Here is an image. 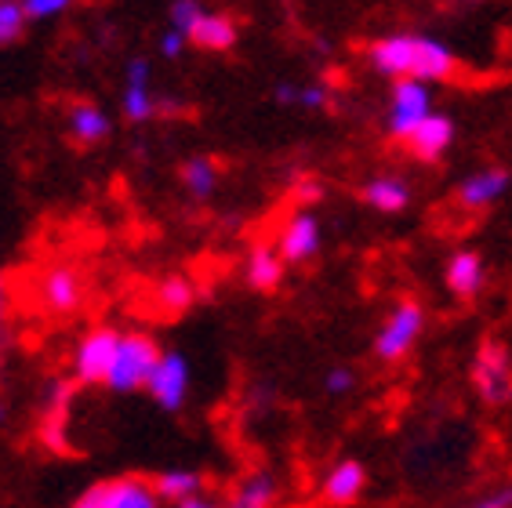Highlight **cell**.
Wrapping results in <instances>:
<instances>
[{
	"label": "cell",
	"mask_w": 512,
	"mask_h": 508,
	"mask_svg": "<svg viewBox=\"0 0 512 508\" xmlns=\"http://www.w3.org/2000/svg\"><path fill=\"white\" fill-rule=\"evenodd\" d=\"M367 62L389 80H425V84H440L458 73V55L447 48L440 37H425V33H389L378 37L367 48Z\"/></svg>",
	"instance_id": "cell-1"
},
{
	"label": "cell",
	"mask_w": 512,
	"mask_h": 508,
	"mask_svg": "<svg viewBox=\"0 0 512 508\" xmlns=\"http://www.w3.org/2000/svg\"><path fill=\"white\" fill-rule=\"evenodd\" d=\"M160 349L149 334H120L117 342V356H113V367L106 374V389L113 392H138L146 389V378L157 363Z\"/></svg>",
	"instance_id": "cell-2"
},
{
	"label": "cell",
	"mask_w": 512,
	"mask_h": 508,
	"mask_svg": "<svg viewBox=\"0 0 512 508\" xmlns=\"http://www.w3.org/2000/svg\"><path fill=\"white\" fill-rule=\"evenodd\" d=\"M422 331H425V309L418 302H411V298H404L400 305H393V313L385 316L382 327H378L375 356L382 363H400L404 356H411Z\"/></svg>",
	"instance_id": "cell-3"
},
{
	"label": "cell",
	"mask_w": 512,
	"mask_h": 508,
	"mask_svg": "<svg viewBox=\"0 0 512 508\" xmlns=\"http://www.w3.org/2000/svg\"><path fill=\"white\" fill-rule=\"evenodd\" d=\"M189 389H193V371H189V360L182 352H160L157 363H153V371L146 378V392L149 400L164 407L168 414H178L186 407L189 400Z\"/></svg>",
	"instance_id": "cell-4"
},
{
	"label": "cell",
	"mask_w": 512,
	"mask_h": 508,
	"mask_svg": "<svg viewBox=\"0 0 512 508\" xmlns=\"http://www.w3.org/2000/svg\"><path fill=\"white\" fill-rule=\"evenodd\" d=\"M476 396L491 407H502L512 400V352L502 342H483L473 360Z\"/></svg>",
	"instance_id": "cell-5"
},
{
	"label": "cell",
	"mask_w": 512,
	"mask_h": 508,
	"mask_svg": "<svg viewBox=\"0 0 512 508\" xmlns=\"http://www.w3.org/2000/svg\"><path fill=\"white\" fill-rule=\"evenodd\" d=\"M433 113V88L425 80H393V95H389V113H385V127L393 138H407L414 127L422 124Z\"/></svg>",
	"instance_id": "cell-6"
},
{
	"label": "cell",
	"mask_w": 512,
	"mask_h": 508,
	"mask_svg": "<svg viewBox=\"0 0 512 508\" xmlns=\"http://www.w3.org/2000/svg\"><path fill=\"white\" fill-rule=\"evenodd\" d=\"M73 505L77 508H157L160 498L149 479L120 476V479H99V483H91Z\"/></svg>",
	"instance_id": "cell-7"
},
{
	"label": "cell",
	"mask_w": 512,
	"mask_h": 508,
	"mask_svg": "<svg viewBox=\"0 0 512 508\" xmlns=\"http://www.w3.org/2000/svg\"><path fill=\"white\" fill-rule=\"evenodd\" d=\"M117 342L120 331H113V327H95V331L84 334L77 349H73V374H77V381L102 385L109 367H113V356H117Z\"/></svg>",
	"instance_id": "cell-8"
},
{
	"label": "cell",
	"mask_w": 512,
	"mask_h": 508,
	"mask_svg": "<svg viewBox=\"0 0 512 508\" xmlns=\"http://www.w3.org/2000/svg\"><path fill=\"white\" fill-rule=\"evenodd\" d=\"M320 244H324V229H320V218L309 215V211L291 215L276 233V251L284 254L287 265H302L309 258H316Z\"/></svg>",
	"instance_id": "cell-9"
},
{
	"label": "cell",
	"mask_w": 512,
	"mask_h": 508,
	"mask_svg": "<svg viewBox=\"0 0 512 508\" xmlns=\"http://www.w3.org/2000/svg\"><path fill=\"white\" fill-rule=\"evenodd\" d=\"M454 135H458V127L447 113H429L422 124L414 127L411 135L404 138L407 146H411V157L422 160V164H436V160L444 157L447 149L454 146Z\"/></svg>",
	"instance_id": "cell-10"
},
{
	"label": "cell",
	"mask_w": 512,
	"mask_h": 508,
	"mask_svg": "<svg viewBox=\"0 0 512 508\" xmlns=\"http://www.w3.org/2000/svg\"><path fill=\"white\" fill-rule=\"evenodd\" d=\"M40 302L51 313H77L84 305V276L69 265H51L44 280H40Z\"/></svg>",
	"instance_id": "cell-11"
},
{
	"label": "cell",
	"mask_w": 512,
	"mask_h": 508,
	"mask_svg": "<svg viewBox=\"0 0 512 508\" xmlns=\"http://www.w3.org/2000/svg\"><path fill=\"white\" fill-rule=\"evenodd\" d=\"M512 189V175L505 167H480L458 186V204L465 211H483V207H494L505 193Z\"/></svg>",
	"instance_id": "cell-12"
},
{
	"label": "cell",
	"mask_w": 512,
	"mask_h": 508,
	"mask_svg": "<svg viewBox=\"0 0 512 508\" xmlns=\"http://www.w3.org/2000/svg\"><path fill=\"white\" fill-rule=\"evenodd\" d=\"M120 113H124L131 124H146V120L157 117V95H153V88H149V62L146 59L128 62L124 95H120Z\"/></svg>",
	"instance_id": "cell-13"
},
{
	"label": "cell",
	"mask_w": 512,
	"mask_h": 508,
	"mask_svg": "<svg viewBox=\"0 0 512 508\" xmlns=\"http://www.w3.org/2000/svg\"><path fill=\"white\" fill-rule=\"evenodd\" d=\"M444 284L454 298L469 302V298H476V294L483 291V284H487V265H483V258L476 251H454L451 258H447Z\"/></svg>",
	"instance_id": "cell-14"
},
{
	"label": "cell",
	"mask_w": 512,
	"mask_h": 508,
	"mask_svg": "<svg viewBox=\"0 0 512 508\" xmlns=\"http://www.w3.org/2000/svg\"><path fill=\"white\" fill-rule=\"evenodd\" d=\"M364 490H367V469L353 458L331 465V472L320 483V494H324L327 505H353V501L364 498Z\"/></svg>",
	"instance_id": "cell-15"
},
{
	"label": "cell",
	"mask_w": 512,
	"mask_h": 508,
	"mask_svg": "<svg viewBox=\"0 0 512 508\" xmlns=\"http://www.w3.org/2000/svg\"><path fill=\"white\" fill-rule=\"evenodd\" d=\"M364 204L382 215H400L411 204V186L400 175H375L364 186Z\"/></svg>",
	"instance_id": "cell-16"
},
{
	"label": "cell",
	"mask_w": 512,
	"mask_h": 508,
	"mask_svg": "<svg viewBox=\"0 0 512 508\" xmlns=\"http://www.w3.org/2000/svg\"><path fill=\"white\" fill-rule=\"evenodd\" d=\"M69 131H73V138H77L80 146H99V142L109 138V131H113V120L95 102H80V106L69 109Z\"/></svg>",
	"instance_id": "cell-17"
},
{
	"label": "cell",
	"mask_w": 512,
	"mask_h": 508,
	"mask_svg": "<svg viewBox=\"0 0 512 508\" xmlns=\"http://www.w3.org/2000/svg\"><path fill=\"white\" fill-rule=\"evenodd\" d=\"M284 273H287V262L276 247L262 244L247 254V284L255 287V291H276Z\"/></svg>",
	"instance_id": "cell-18"
},
{
	"label": "cell",
	"mask_w": 512,
	"mask_h": 508,
	"mask_svg": "<svg viewBox=\"0 0 512 508\" xmlns=\"http://www.w3.org/2000/svg\"><path fill=\"white\" fill-rule=\"evenodd\" d=\"M189 40L207 51H229L237 44V22L229 15H218V11H204L200 22L193 26V33H189Z\"/></svg>",
	"instance_id": "cell-19"
},
{
	"label": "cell",
	"mask_w": 512,
	"mask_h": 508,
	"mask_svg": "<svg viewBox=\"0 0 512 508\" xmlns=\"http://www.w3.org/2000/svg\"><path fill=\"white\" fill-rule=\"evenodd\" d=\"M153 490H157L160 501L182 505V501H189L193 494H204V476L193 469H168L153 479Z\"/></svg>",
	"instance_id": "cell-20"
},
{
	"label": "cell",
	"mask_w": 512,
	"mask_h": 508,
	"mask_svg": "<svg viewBox=\"0 0 512 508\" xmlns=\"http://www.w3.org/2000/svg\"><path fill=\"white\" fill-rule=\"evenodd\" d=\"M273 501H276V479L269 472H251L233 490V505L237 508H269Z\"/></svg>",
	"instance_id": "cell-21"
},
{
	"label": "cell",
	"mask_w": 512,
	"mask_h": 508,
	"mask_svg": "<svg viewBox=\"0 0 512 508\" xmlns=\"http://www.w3.org/2000/svg\"><path fill=\"white\" fill-rule=\"evenodd\" d=\"M182 186L189 189V196L207 200L218 189V164L207 157H193L182 164Z\"/></svg>",
	"instance_id": "cell-22"
},
{
	"label": "cell",
	"mask_w": 512,
	"mask_h": 508,
	"mask_svg": "<svg viewBox=\"0 0 512 508\" xmlns=\"http://www.w3.org/2000/svg\"><path fill=\"white\" fill-rule=\"evenodd\" d=\"M157 302L164 313H186L189 305L197 302V291H193L186 276H171V280H164L157 287Z\"/></svg>",
	"instance_id": "cell-23"
},
{
	"label": "cell",
	"mask_w": 512,
	"mask_h": 508,
	"mask_svg": "<svg viewBox=\"0 0 512 508\" xmlns=\"http://www.w3.org/2000/svg\"><path fill=\"white\" fill-rule=\"evenodd\" d=\"M26 22H30V15L22 8V0H0V48L15 44L26 30Z\"/></svg>",
	"instance_id": "cell-24"
},
{
	"label": "cell",
	"mask_w": 512,
	"mask_h": 508,
	"mask_svg": "<svg viewBox=\"0 0 512 508\" xmlns=\"http://www.w3.org/2000/svg\"><path fill=\"white\" fill-rule=\"evenodd\" d=\"M204 11H207L204 0H171V26H175L178 33H186V37H189Z\"/></svg>",
	"instance_id": "cell-25"
},
{
	"label": "cell",
	"mask_w": 512,
	"mask_h": 508,
	"mask_svg": "<svg viewBox=\"0 0 512 508\" xmlns=\"http://www.w3.org/2000/svg\"><path fill=\"white\" fill-rule=\"evenodd\" d=\"M77 0H22V8L30 19H59L62 11H69Z\"/></svg>",
	"instance_id": "cell-26"
},
{
	"label": "cell",
	"mask_w": 512,
	"mask_h": 508,
	"mask_svg": "<svg viewBox=\"0 0 512 508\" xmlns=\"http://www.w3.org/2000/svg\"><path fill=\"white\" fill-rule=\"evenodd\" d=\"M356 378L349 367H331V371L324 374V389L331 392V396H345V392H353Z\"/></svg>",
	"instance_id": "cell-27"
},
{
	"label": "cell",
	"mask_w": 512,
	"mask_h": 508,
	"mask_svg": "<svg viewBox=\"0 0 512 508\" xmlns=\"http://www.w3.org/2000/svg\"><path fill=\"white\" fill-rule=\"evenodd\" d=\"M327 102V88L324 84H306V88H298V109H324Z\"/></svg>",
	"instance_id": "cell-28"
},
{
	"label": "cell",
	"mask_w": 512,
	"mask_h": 508,
	"mask_svg": "<svg viewBox=\"0 0 512 508\" xmlns=\"http://www.w3.org/2000/svg\"><path fill=\"white\" fill-rule=\"evenodd\" d=\"M476 508H512V483L480 494V498H476Z\"/></svg>",
	"instance_id": "cell-29"
},
{
	"label": "cell",
	"mask_w": 512,
	"mask_h": 508,
	"mask_svg": "<svg viewBox=\"0 0 512 508\" xmlns=\"http://www.w3.org/2000/svg\"><path fill=\"white\" fill-rule=\"evenodd\" d=\"M186 44H189L186 33H178L175 26H171V30L160 37V55H164V59H178V55L186 51Z\"/></svg>",
	"instance_id": "cell-30"
},
{
	"label": "cell",
	"mask_w": 512,
	"mask_h": 508,
	"mask_svg": "<svg viewBox=\"0 0 512 508\" xmlns=\"http://www.w3.org/2000/svg\"><path fill=\"white\" fill-rule=\"evenodd\" d=\"M276 102H280V106H295L298 102V84H276Z\"/></svg>",
	"instance_id": "cell-31"
},
{
	"label": "cell",
	"mask_w": 512,
	"mask_h": 508,
	"mask_svg": "<svg viewBox=\"0 0 512 508\" xmlns=\"http://www.w3.org/2000/svg\"><path fill=\"white\" fill-rule=\"evenodd\" d=\"M320 193H324V189L316 186L313 178H302V186H298V196H302L306 204H313V200H320Z\"/></svg>",
	"instance_id": "cell-32"
},
{
	"label": "cell",
	"mask_w": 512,
	"mask_h": 508,
	"mask_svg": "<svg viewBox=\"0 0 512 508\" xmlns=\"http://www.w3.org/2000/svg\"><path fill=\"white\" fill-rule=\"evenodd\" d=\"M4 316H8V280L0 276V323H4Z\"/></svg>",
	"instance_id": "cell-33"
},
{
	"label": "cell",
	"mask_w": 512,
	"mask_h": 508,
	"mask_svg": "<svg viewBox=\"0 0 512 508\" xmlns=\"http://www.w3.org/2000/svg\"><path fill=\"white\" fill-rule=\"evenodd\" d=\"M0 421H4V403H0Z\"/></svg>",
	"instance_id": "cell-34"
}]
</instances>
